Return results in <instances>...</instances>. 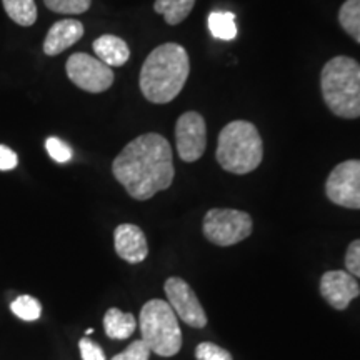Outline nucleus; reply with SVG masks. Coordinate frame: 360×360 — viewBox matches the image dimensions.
Listing matches in <instances>:
<instances>
[{"mask_svg":"<svg viewBox=\"0 0 360 360\" xmlns=\"http://www.w3.org/2000/svg\"><path fill=\"white\" fill-rule=\"evenodd\" d=\"M112 174L132 199H152L174 182L172 147L160 134L139 135L115 157Z\"/></svg>","mask_w":360,"mask_h":360,"instance_id":"f257e3e1","label":"nucleus"},{"mask_svg":"<svg viewBox=\"0 0 360 360\" xmlns=\"http://www.w3.org/2000/svg\"><path fill=\"white\" fill-rule=\"evenodd\" d=\"M191 62L182 45L162 44L148 53L141 69L139 85L152 103H169L182 92L188 79Z\"/></svg>","mask_w":360,"mask_h":360,"instance_id":"f03ea898","label":"nucleus"},{"mask_svg":"<svg viewBox=\"0 0 360 360\" xmlns=\"http://www.w3.org/2000/svg\"><path fill=\"white\" fill-rule=\"evenodd\" d=\"M322 98L330 112L340 119L360 117V64L339 56L330 58L321 72Z\"/></svg>","mask_w":360,"mask_h":360,"instance_id":"7ed1b4c3","label":"nucleus"},{"mask_svg":"<svg viewBox=\"0 0 360 360\" xmlns=\"http://www.w3.org/2000/svg\"><path fill=\"white\" fill-rule=\"evenodd\" d=\"M219 165L231 174L245 175L259 167L264 157V143L257 127L247 120H233L219 135Z\"/></svg>","mask_w":360,"mask_h":360,"instance_id":"20e7f679","label":"nucleus"},{"mask_svg":"<svg viewBox=\"0 0 360 360\" xmlns=\"http://www.w3.org/2000/svg\"><path fill=\"white\" fill-rule=\"evenodd\" d=\"M142 340L150 352L160 357H174L182 349V330L177 315L169 302L152 299L143 305L139 317Z\"/></svg>","mask_w":360,"mask_h":360,"instance_id":"39448f33","label":"nucleus"},{"mask_svg":"<svg viewBox=\"0 0 360 360\" xmlns=\"http://www.w3.org/2000/svg\"><path fill=\"white\" fill-rule=\"evenodd\" d=\"M252 229L254 222L250 215L236 209H210L202 224L207 240L219 247H231L245 240Z\"/></svg>","mask_w":360,"mask_h":360,"instance_id":"423d86ee","label":"nucleus"},{"mask_svg":"<svg viewBox=\"0 0 360 360\" xmlns=\"http://www.w3.org/2000/svg\"><path fill=\"white\" fill-rule=\"evenodd\" d=\"M65 72L72 84L90 94L105 92L107 89L112 87L115 79L112 67L105 65L97 57L84 52H77L69 57Z\"/></svg>","mask_w":360,"mask_h":360,"instance_id":"0eeeda50","label":"nucleus"},{"mask_svg":"<svg viewBox=\"0 0 360 360\" xmlns=\"http://www.w3.org/2000/svg\"><path fill=\"white\" fill-rule=\"evenodd\" d=\"M332 204L360 210V160H345L332 170L326 182Z\"/></svg>","mask_w":360,"mask_h":360,"instance_id":"6e6552de","label":"nucleus"},{"mask_svg":"<svg viewBox=\"0 0 360 360\" xmlns=\"http://www.w3.org/2000/svg\"><path fill=\"white\" fill-rule=\"evenodd\" d=\"M164 290L170 307L174 309L175 315H179L180 321L193 328H204L207 326L205 310L195 292L184 278L169 277L164 283Z\"/></svg>","mask_w":360,"mask_h":360,"instance_id":"1a4fd4ad","label":"nucleus"},{"mask_svg":"<svg viewBox=\"0 0 360 360\" xmlns=\"http://www.w3.org/2000/svg\"><path fill=\"white\" fill-rule=\"evenodd\" d=\"M175 142L179 157L184 162H197L207 147L205 120L199 112H186L175 124Z\"/></svg>","mask_w":360,"mask_h":360,"instance_id":"9d476101","label":"nucleus"},{"mask_svg":"<svg viewBox=\"0 0 360 360\" xmlns=\"http://www.w3.org/2000/svg\"><path fill=\"white\" fill-rule=\"evenodd\" d=\"M321 295L335 310H345L360 295L359 282L345 270H328L321 278Z\"/></svg>","mask_w":360,"mask_h":360,"instance_id":"9b49d317","label":"nucleus"},{"mask_svg":"<svg viewBox=\"0 0 360 360\" xmlns=\"http://www.w3.org/2000/svg\"><path fill=\"white\" fill-rule=\"evenodd\" d=\"M114 245L117 255L129 264H141L148 255L146 233L134 224H120L115 229Z\"/></svg>","mask_w":360,"mask_h":360,"instance_id":"f8f14e48","label":"nucleus"},{"mask_svg":"<svg viewBox=\"0 0 360 360\" xmlns=\"http://www.w3.org/2000/svg\"><path fill=\"white\" fill-rule=\"evenodd\" d=\"M84 37V24L75 19L58 20L49 29L44 40V53L49 57L58 56L77 44Z\"/></svg>","mask_w":360,"mask_h":360,"instance_id":"ddd939ff","label":"nucleus"},{"mask_svg":"<svg viewBox=\"0 0 360 360\" xmlns=\"http://www.w3.org/2000/svg\"><path fill=\"white\" fill-rule=\"evenodd\" d=\"M94 52L97 58L109 67H122L130 58V49L124 39L117 35H101L94 40Z\"/></svg>","mask_w":360,"mask_h":360,"instance_id":"4468645a","label":"nucleus"},{"mask_svg":"<svg viewBox=\"0 0 360 360\" xmlns=\"http://www.w3.org/2000/svg\"><path fill=\"white\" fill-rule=\"evenodd\" d=\"M137 328V321L132 314L122 312L120 309L112 307L103 315V330L109 339L124 340L129 339Z\"/></svg>","mask_w":360,"mask_h":360,"instance_id":"2eb2a0df","label":"nucleus"},{"mask_svg":"<svg viewBox=\"0 0 360 360\" xmlns=\"http://www.w3.org/2000/svg\"><path fill=\"white\" fill-rule=\"evenodd\" d=\"M193 6L195 0H155L154 11L164 15L169 25H177L187 19Z\"/></svg>","mask_w":360,"mask_h":360,"instance_id":"dca6fc26","label":"nucleus"},{"mask_svg":"<svg viewBox=\"0 0 360 360\" xmlns=\"http://www.w3.org/2000/svg\"><path fill=\"white\" fill-rule=\"evenodd\" d=\"M11 20L20 27H30L37 20V6L35 0H2Z\"/></svg>","mask_w":360,"mask_h":360,"instance_id":"f3484780","label":"nucleus"},{"mask_svg":"<svg viewBox=\"0 0 360 360\" xmlns=\"http://www.w3.org/2000/svg\"><path fill=\"white\" fill-rule=\"evenodd\" d=\"M209 30L215 39L233 40L237 37L236 13L212 12L209 15Z\"/></svg>","mask_w":360,"mask_h":360,"instance_id":"a211bd4d","label":"nucleus"},{"mask_svg":"<svg viewBox=\"0 0 360 360\" xmlns=\"http://www.w3.org/2000/svg\"><path fill=\"white\" fill-rule=\"evenodd\" d=\"M342 29L360 44V0H347L339 11Z\"/></svg>","mask_w":360,"mask_h":360,"instance_id":"6ab92c4d","label":"nucleus"},{"mask_svg":"<svg viewBox=\"0 0 360 360\" xmlns=\"http://www.w3.org/2000/svg\"><path fill=\"white\" fill-rule=\"evenodd\" d=\"M11 310L13 315L25 322L39 321L42 315V305L32 295H20L11 304Z\"/></svg>","mask_w":360,"mask_h":360,"instance_id":"aec40b11","label":"nucleus"},{"mask_svg":"<svg viewBox=\"0 0 360 360\" xmlns=\"http://www.w3.org/2000/svg\"><path fill=\"white\" fill-rule=\"evenodd\" d=\"M45 7L49 11L57 13H65V15H79V13L87 12L92 0H44Z\"/></svg>","mask_w":360,"mask_h":360,"instance_id":"412c9836","label":"nucleus"},{"mask_svg":"<svg viewBox=\"0 0 360 360\" xmlns=\"http://www.w3.org/2000/svg\"><path fill=\"white\" fill-rule=\"evenodd\" d=\"M197 360H233L232 354L212 342H202L195 349Z\"/></svg>","mask_w":360,"mask_h":360,"instance_id":"4be33fe9","label":"nucleus"},{"mask_svg":"<svg viewBox=\"0 0 360 360\" xmlns=\"http://www.w3.org/2000/svg\"><path fill=\"white\" fill-rule=\"evenodd\" d=\"M45 148H47L49 155L58 164H65L72 159V148L58 137H49L45 141Z\"/></svg>","mask_w":360,"mask_h":360,"instance_id":"5701e85b","label":"nucleus"},{"mask_svg":"<svg viewBox=\"0 0 360 360\" xmlns=\"http://www.w3.org/2000/svg\"><path fill=\"white\" fill-rule=\"evenodd\" d=\"M150 357V349L147 347V344L142 339L132 342L124 352L117 354L110 360H148Z\"/></svg>","mask_w":360,"mask_h":360,"instance_id":"b1692460","label":"nucleus"},{"mask_svg":"<svg viewBox=\"0 0 360 360\" xmlns=\"http://www.w3.org/2000/svg\"><path fill=\"white\" fill-rule=\"evenodd\" d=\"M79 349H80V355H82V360H107L101 345H98L97 342L90 340L89 337L80 339Z\"/></svg>","mask_w":360,"mask_h":360,"instance_id":"393cba45","label":"nucleus"},{"mask_svg":"<svg viewBox=\"0 0 360 360\" xmlns=\"http://www.w3.org/2000/svg\"><path fill=\"white\" fill-rule=\"evenodd\" d=\"M345 267L349 274L360 278V238L349 245L347 254H345Z\"/></svg>","mask_w":360,"mask_h":360,"instance_id":"a878e982","label":"nucleus"},{"mask_svg":"<svg viewBox=\"0 0 360 360\" xmlns=\"http://www.w3.org/2000/svg\"><path fill=\"white\" fill-rule=\"evenodd\" d=\"M19 164L17 154L7 146H0V170H13Z\"/></svg>","mask_w":360,"mask_h":360,"instance_id":"bb28decb","label":"nucleus"},{"mask_svg":"<svg viewBox=\"0 0 360 360\" xmlns=\"http://www.w3.org/2000/svg\"><path fill=\"white\" fill-rule=\"evenodd\" d=\"M85 334H87V335H90V334H94V328H87V330H85Z\"/></svg>","mask_w":360,"mask_h":360,"instance_id":"cd10ccee","label":"nucleus"}]
</instances>
